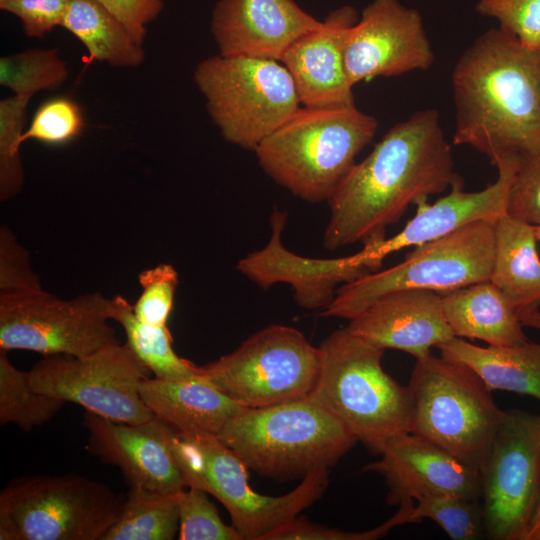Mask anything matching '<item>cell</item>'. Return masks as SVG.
Masks as SVG:
<instances>
[{
    "instance_id": "obj_1",
    "label": "cell",
    "mask_w": 540,
    "mask_h": 540,
    "mask_svg": "<svg viewBox=\"0 0 540 540\" xmlns=\"http://www.w3.org/2000/svg\"><path fill=\"white\" fill-rule=\"evenodd\" d=\"M461 181L439 112L420 110L392 126L329 198L323 246L380 242L410 205Z\"/></svg>"
},
{
    "instance_id": "obj_2",
    "label": "cell",
    "mask_w": 540,
    "mask_h": 540,
    "mask_svg": "<svg viewBox=\"0 0 540 540\" xmlns=\"http://www.w3.org/2000/svg\"><path fill=\"white\" fill-rule=\"evenodd\" d=\"M452 88L454 145L475 149L494 166L540 152V49L492 28L459 57Z\"/></svg>"
},
{
    "instance_id": "obj_3",
    "label": "cell",
    "mask_w": 540,
    "mask_h": 540,
    "mask_svg": "<svg viewBox=\"0 0 540 540\" xmlns=\"http://www.w3.org/2000/svg\"><path fill=\"white\" fill-rule=\"evenodd\" d=\"M377 128L356 106H300L254 152L266 174L296 197L328 201Z\"/></svg>"
},
{
    "instance_id": "obj_4",
    "label": "cell",
    "mask_w": 540,
    "mask_h": 540,
    "mask_svg": "<svg viewBox=\"0 0 540 540\" xmlns=\"http://www.w3.org/2000/svg\"><path fill=\"white\" fill-rule=\"evenodd\" d=\"M321 370L310 396L371 451L380 454L393 437L412 431L410 389L382 367L383 349L347 327L319 346Z\"/></svg>"
},
{
    "instance_id": "obj_5",
    "label": "cell",
    "mask_w": 540,
    "mask_h": 540,
    "mask_svg": "<svg viewBox=\"0 0 540 540\" xmlns=\"http://www.w3.org/2000/svg\"><path fill=\"white\" fill-rule=\"evenodd\" d=\"M217 437L248 469L280 481L330 469L358 441L310 395L268 407L245 408Z\"/></svg>"
},
{
    "instance_id": "obj_6",
    "label": "cell",
    "mask_w": 540,
    "mask_h": 540,
    "mask_svg": "<svg viewBox=\"0 0 540 540\" xmlns=\"http://www.w3.org/2000/svg\"><path fill=\"white\" fill-rule=\"evenodd\" d=\"M169 441L185 487L202 489L218 499L243 540H265L316 502L329 483L330 469H320L285 495L259 494L249 485L247 466L217 436L170 429Z\"/></svg>"
},
{
    "instance_id": "obj_7",
    "label": "cell",
    "mask_w": 540,
    "mask_h": 540,
    "mask_svg": "<svg viewBox=\"0 0 540 540\" xmlns=\"http://www.w3.org/2000/svg\"><path fill=\"white\" fill-rule=\"evenodd\" d=\"M408 387L414 406L411 432L481 470L505 411L479 376L431 353L416 360Z\"/></svg>"
},
{
    "instance_id": "obj_8",
    "label": "cell",
    "mask_w": 540,
    "mask_h": 540,
    "mask_svg": "<svg viewBox=\"0 0 540 540\" xmlns=\"http://www.w3.org/2000/svg\"><path fill=\"white\" fill-rule=\"evenodd\" d=\"M193 79L223 138L246 150L255 151L301 105L278 60L218 54L199 62Z\"/></svg>"
},
{
    "instance_id": "obj_9",
    "label": "cell",
    "mask_w": 540,
    "mask_h": 540,
    "mask_svg": "<svg viewBox=\"0 0 540 540\" xmlns=\"http://www.w3.org/2000/svg\"><path fill=\"white\" fill-rule=\"evenodd\" d=\"M495 220L469 223L415 246L399 264L341 285L323 317L351 320L382 296L399 290L448 292L490 280Z\"/></svg>"
},
{
    "instance_id": "obj_10",
    "label": "cell",
    "mask_w": 540,
    "mask_h": 540,
    "mask_svg": "<svg viewBox=\"0 0 540 540\" xmlns=\"http://www.w3.org/2000/svg\"><path fill=\"white\" fill-rule=\"evenodd\" d=\"M124 499L80 475L22 476L0 493V539L101 540Z\"/></svg>"
},
{
    "instance_id": "obj_11",
    "label": "cell",
    "mask_w": 540,
    "mask_h": 540,
    "mask_svg": "<svg viewBox=\"0 0 540 540\" xmlns=\"http://www.w3.org/2000/svg\"><path fill=\"white\" fill-rule=\"evenodd\" d=\"M199 368L242 407L263 408L309 396L319 378L321 352L299 330L274 324Z\"/></svg>"
},
{
    "instance_id": "obj_12",
    "label": "cell",
    "mask_w": 540,
    "mask_h": 540,
    "mask_svg": "<svg viewBox=\"0 0 540 540\" xmlns=\"http://www.w3.org/2000/svg\"><path fill=\"white\" fill-rule=\"evenodd\" d=\"M100 292L62 299L43 288L0 294V350L83 357L121 343Z\"/></svg>"
},
{
    "instance_id": "obj_13",
    "label": "cell",
    "mask_w": 540,
    "mask_h": 540,
    "mask_svg": "<svg viewBox=\"0 0 540 540\" xmlns=\"http://www.w3.org/2000/svg\"><path fill=\"white\" fill-rule=\"evenodd\" d=\"M480 471L486 535L525 540L540 493V415L506 410Z\"/></svg>"
},
{
    "instance_id": "obj_14",
    "label": "cell",
    "mask_w": 540,
    "mask_h": 540,
    "mask_svg": "<svg viewBox=\"0 0 540 540\" xmlns=\"http://www.w3.org/2000/svg\"><path fill=\"white\" fill-rule=\"evenodd\" d=\"M148 372L129 346L119 343L83 357L44 356L28 378L36 391L104 418L142 424L154 418L139 393Z\"/></svg>"
},
{
    "instance_id": "obj_15",
    "label": "cell",
    "mask_w": 540,
    "mask_h": 540,
    "mask_svg": "<svg viewBox=\"0 0 540 540\" xmlns=\"http://www.w3.org/2000/svg\"><path fill=\"white\" fill-rule=\"evenodd\" d=\"M345 68L352 86L431 68L435 55L420 13L398 0H373L350 28Z\"/></svg>"
},
{
    "instance_id": "obj_16",
    "label": "cell",
    "mask_w": 540,
    "mask_h": 540,
    "mask_svg": "<svg viewBox=\"0 0 540 540\" xmlns=\"http://www.w3.org/2000/svg\"><path fill=\"white\" fill-rule=\"evenodd\" d=\"M286 217V213L275 210L268 243L237 262V270L261 288L287 283L299 306L324 310L341 285L373 272L361 251L333 259L307 258L289 251L281 241Z\"/></svg>"
},
{
    "instance_id": "obj_17",
    "label": "cell",
    "mask_w": 540,
    "mask_h": 540,
    "mask_svg": "<svg viewBox=\"0 0 540 540\" xmlns=\"http://www.w3.org/2000/svg\"><path fill=\"white\" fill-rule=\"evenodd\" d=\"M86 449L103 463L117 466L130 487L164 494L184 489L182 474L170 447V428L155 417L129 424L84 412Z\"/></svg>"
},
{
    "instance_id": "obj_18",
    "label": "cell",
    "mask_w": 540,
    "mask_h": 540,
    "mask_svg": "<svg viewBox=\"0 0 540 540\" xmlns=\"http://www.w3.org/2000/svg\"><path fill=\"white\" fill-rule=\"evenodd\" d=\"M380 454V460L365 465L362 471L385 478L389 505L437 494L481 499V471L417 434L393 437Z\"/></svg>"
},
{
    "instance_id": "obj_19",
    "label": "cell",
    "mask_w": 540,
    "mask_h": 540,
    "mask_svg": "<svg viewBox=\"0 0 540 540\" xmlns=\"http://www.w3.org/2000/svg\"><path fill=\"white\" fill-rule=\"evenodd\" d=\"M358 19L353 7H339L317 28L293 41L283 53L280 62L292 76L301 106H355L344 53L347 34Z\"/></svg>"
},
{
    "instance_id": "obj_20",
    "label": "cell",
    "mask_w": 540,
    "mask_h": 540,
    "mask_svg": "<svg viewBox=\"0 0 540 540\" xmlns=\"http://www.w3.org/2000/svg\"><path fill=\"white\" fill-rule=\"evenodd\" d=\"M320 24L294 0H220L211 16L220 55L278 61L293 41Z\"/></svg>"
},
{
    "instance_id": "obj_21",
    "label": "cell",
    "mask_w": 540,
    "mask_h": 540,
    "mask_svg": "<svg viewBox=\"0 0 540 540\" xmlns=\"http://www.w3.org/2000/svg\"><path fill=\"white\" fill-rule=\"evenodd\" d=\"M346 327L378 348L397 349L416 360L455 337L443 312L441 294L429 290L388 293L349 320Z\"/></svg>"
},
{
    "instance_id": "obj_22",
    "label": "cell",
    "mask_w": 540,
    "mask_h": 540,
    "mask_svg": "<svg viewBox=\"0 0 540 540\" xmlns=\"http://www.w3.org/2000/svg\"><path fill=\"white\" fill-rule=\"evenodd\" d=\"M521 156L502 159L495 167L496 181L476 192H465L464 181L454 184L450 192L432 204L423 200L417 212L404 228L391 238L365 244L375 261L382 265L390 254L410 246H418L478 221L496 220L506 214V201L510 183L518 168Z\"/></svg>"
},
{
    "instance_id": "obj_23",
    "label": "cell",
    "mask_w": 540,
    "mask_h": 540,
    "mask_svg": "<svg viewBox=\"0 0 540 540\" xmlns=\"http://www.w3.org/2000/svg\"><path fill=\"white\" fill-rule=\"evenodd\" d=\"M139 393L156 419L182 434L218 436L225 424L245 409L200 372L179 380L148 376L141 381Z\"/></svg>"
},
{
    "instance_id": "obj_24",
    "label": "cell",
    "mask_w": 540,
    "mask_h": 540,
    "mask_svg": "<svg viewBox=\"0 0 540 540\" xmlns=\"http://www.w3.org/2000/svg\"><path fill=\"white\" fill-rule=\"evenodd\" d=\"M443 312L455 337L493 346L529 341L517 309L490 280L440 293Z\"/></svg>"
},
{
    "instance_id": "obj_25",
    "label": "cell",
    "mask_w": 540,
    "mask_h": 540,
    "mask_svg": "<svg viewBox=\"0 0 540 540\" xmlns=\"http://www.w3.org/2000/svg\"><path fill=\"white\" fill-rule=\"evenodd\" d=\"M441 356L474 371L489 390L529 395L540 401V343L487 347L453 337L437 347Z\"/></svg>"
},
{
    "instance_id": "obj_26",
    "label": "cell",
    "mask_w": 540,
    "mask_h": 540,
    "mask_svg": "<svg viewBox=\"0 0 540 540\" xmlns=\"http://www.w3.org/2000/svg\"><path fill=\"white\" fill-rule=\"evenodd\" d=\"M490 281L517 312L540 308V258L534 225L507 214L495 220Z\"/></svg>"
},
{
    "instance_id": "obj_27",
    "label": "cell",
    "mask_w": 540,
    "mask_h": 540,
    "mask_svg": "<svg viewBox=\"0 0 540 540\" xmlns=\"http://www.w3.org/2000/svg\"><path fill=\"white\" fill-rule=\"evenodd\" d=\"M62 27L83 44L91 59L124 68L144 60L142 44L98 0H71Z\"/></svg>"
},
{
    "instance_id": "obj_28",
    "label": "cell",
    "mask_w": 540,
    "mask_h": 540,
    "mask_svg": "<svg viewBox=\"0 0 540 540\" xmlns=\"http://www.w3.org/2000/svg\"><path fill=\"white\" fill-rule=\"evenodd\" d=\"M111 319L121 325L126 344L156 378L179 380L199 374V366L176 354L167 325L155 327L141 322L122 295L111 299Z\"/></svg>"
},
{
    "instance_id": "obj_29",
    "label": "cell",
    "mask_w": 540,
    "mask_h": 540,
    "mask_svg": "<svg viewBox=\"0 0 540 540\" xmlns=\"http://www.w3.org/2000/svg\"><path fill=\"white\" fill-rule=\"evenodd\" d=\"M179 530L178 493L130 487L101 540H171Z\"/></svg>"
},
{
    "instance_id": "obj_30",
    "label": "cell",
    "mask_w": 540,
    "mask_h": 540,
    "mask_svg": "<svg viewBox=\"0 0 540 540\" xmlns=\"http://www.w3.org/2000/svg\"><path fill=\"white\" fill-rule=\"evenodd\" d=\"M64 400L36 391L28 372L19 370L0 350V424L12 423L28 432L40 427L66 404Z\"/></svg>"
},
{
    "instance_id": "obj_31",
    "label": "cell",
    "mask_w": 540,
    "mask_h": 540,
    "mask_svg": "<svg viewBox=\"0 0 540 540\" xmlns=\"http://www.w3.org/2000/svg\"><path fill=\"white\" fill-rule=\"evenodd\" d=\"M69 71L56 49L34 48L0 58V84L14 95L56 90Z\"/></svg>"
},
{
    "instance_id": "obj_32",
    "label": "cell",
    "mask_w": 540,
    "mask_h": 540,
    "mask_svg": "<svg viewBox=\"0 0 540 540\" xmlns=\"http://www.w3.org/2000/svg\"><path fill=\"white\" fill-rule=\"evenodd\" d=\"M415 501L414 522L430 519L452 540H476L486 534L481 499L437 494L423 496Z\"/></svg>"
},
{
    "instance_id": "obj_33",
    "label": "cell",
    "mask_w": 540,
    "mask_h": 540,
    "mask_svg": "<svg viewBox=\"0 0 540 540\" xmlns=\"http://www.w3.org/2000/svg\"><path fill=\"white\" fill-rule=\"evenodd\" d=\"M28 95H12L0 101V198L16 196L24 183L20 148Z\"/></svg>"
},
{
    "instance_id": "obj_34",
    "label": "cell",
    "mask_w": 540,
    "mask_h": 540,
    "mask_svg": "<svg viewBox=\"0 0 540 540\" xmlns=\"http://www.w3.org/2000/svg\"><path fill=\"white\" fill-rule=\"evenodd\" d=\"M207 492L195 487L178 493L179 539L243 540L233 525H226Z\"/></svg>"
},
{
    "instance_id": "obj_35",
    "label": "cell",
    "mask_w": 540,
    "mask_h": 540,
    "mask_svg": "<svg viewBox=\"0 0 540 540\" xmlns=\"http://www.w3.org/2000/svg\"><path fill=\"white\" fill-rule=\"evenodd\" d=\"M84 124L83 112L76 102L65 97L53 98L37 109L21 141L64 145L82 133Z\"/></svg>"
},
{
    "instance_id": "obj_36",
    "label": "cell",
    "mask_w": 540,
    "mask_h": 540,
    "mask_svg": "<svg viewBox=\"0 0 540 540\" xmlns=\"http://www.w3.org/2000/svg\"><path fill=\"white\" fill-rule=\"evenodd\" d=\"M138 282L142 291L132 305L135 316L150 326H166L179 284L176 269L171 264L160 263L141 271Z\"/></svg>"
},
{
    "instance_id": "obj_37",
    "label": "cell",
    "mask_w": 540,
    "mask_h": 540,
    "mask_svg": "<svg viewBox=\"0 0 540 540\" xmlns=\"http://www.w3.org/2000/svg\"><path fill=\"white\" fill-rule=\"evenodd\" d=\"M414 501L403 502L398 512L381 525L362 532H349L295 517L268 534L265 540H376L394 527L412 523Z\"/></svg>"
},
{
    "instance_id": "obj_38",
    "label": "cell",
    "mask_w": 540,
    "mask_h": 540,
    "mask_svg": "<svg viewBox=\"0 0 540 540\" xmlns=\"http://www.w3.org/2000/svg\"><path fill=\"white\" fill-rule=\"evenodd\" d=\"M476 11L529 49H540V0H479Z\"/></svg>"
},
{
    "instance_id": "obj_39",
    "label": "cell",
    "mask_w": 540,
    "mask_h": 540,
    "mask_svg": "<svg viewBox=\"0 0 540 540\" xmlns=\"http://www.w3.org/2000/svg\"><path fill=\"white\" fill-rule=\"evenodd\" d=\"M506 214L530 225H540V152L520 158L509 186Z\"/></svg>"
},
{
    "instance_id": "obj_40",
    "label": "cell",
    "mask_w": 540,
    "mask_h": 540,
    "mask_svg": "<svg viewBox=\"0 0 540 540\" xmlns=\"http://www.w3.org/2000/svg\"><path fill=\"white\" fill-rule=\"evenodd\" d=\"M42 288L29 254L5 225L0 229V294Z\"/></svg>"
},
{
    "instance_id": "obj_41",
    "label": "cell",
    "mask_w": 540,
    "mask_h": 540,
    "mask_svg": "<svg viewBox=\"0 0 540 540\" xmlns=\"http://www.w3.org/2000/svg\"><path fill=\"white\" fill-rule=\"evenodd\" d=\"M71 0H0V9L21 22L27 37L41 38L63 24Z\"/></svg>"
},
{
    "instance_id": "obj_42",
    "label": "cell",
    "mask_w": 540,
    "mask_h": 540,
    "mask_svg": "<svg viewBox=\"0 0 540 540\" xmlns=\"http://www.w3.org/2000/svg\"><path fill=\"white\" fill-rule=\"evenodd\" d=\"M110 10L143 45L147 26L161 14L162 0H98Z\"/></svg>"
},
{
    "instance_id": "obj_43",
    "label": "cell",
    "mask_w": 540,
    "mask_h": 540,
    "mask_svg": "<svg viewBox=\"0 0 540 540\" xmlns=\"http://www.w3.org/2000/svg\"><path fill=\"white\" fill-rule=\"evenodd\" d=\"M518 317L523 326L540 331V308L518 311Z\"/></svg>"
},
{
    "instance_id": "obj_44",
    "label": "cell",
    "mask_w": 540,
    "mask_h": 540,
    "mask_svg": "<svg viewBox=\"0 0 540 540\" xmlns=\"http://www.w3.org/2000/svg\"><path fill=\"white\" fill-rule=\"evenodd\" d=\"M525 540H540V493Z\"/></svg>"
},
{
    "instance_id": "obj_45",
    "label": "cell",
    "mask_w": 540,
    "mask_h": 540,
    "mask_svg": "<svg viewBox=\"0 0 540 540\" xmlns=\"http://www.w3.org/2000/svg\"><path fill=\"white\" fill-rule=\"evenodd\" d=\"M535 235L538 242H540V225L535 226Z\"/></svg>"
}]
</instances>
